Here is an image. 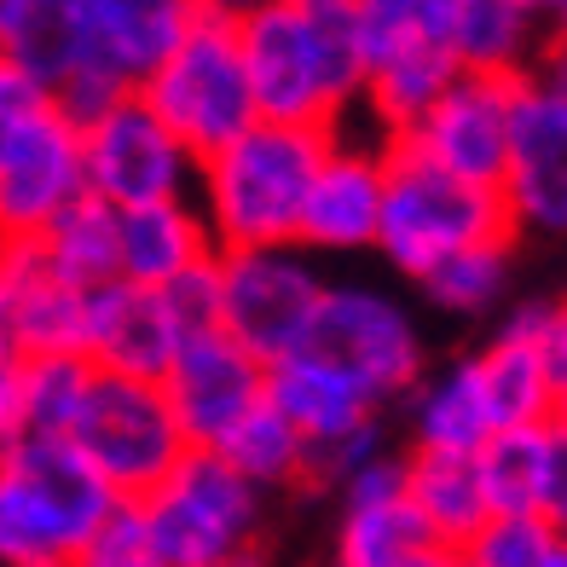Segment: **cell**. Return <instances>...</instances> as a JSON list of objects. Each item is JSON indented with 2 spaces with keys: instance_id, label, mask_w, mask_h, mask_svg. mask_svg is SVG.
I'll return each instance as SVG.
<instances>
[{
  "instance_id": "cell-1",
  "label": "cell",
  "mask_w": 567,
  "mask_h": 567,
  "mask_svg": "<svg viewBox=\"0 0 567 567\" xmlns=\"http://www.w3.org/2000/svg\"><path fill=\"white\" fill-rule=\"evenodd\" d=\"M192 12L197 0H30L0 47L30 64L75 122H87L140 87Z\"/></svg>"
},
{
  "instance_id": "cell-2",
  "label": "cell",
  "mask_w": 567,
  "mask_h": 567,
  "mask_svg": "<svg viewBox=\"0 0 567 567\" xmlns=\"http://www.w3.org/2000/svg\"><path fill=\"white\" fill-rule=\"evenodd\" d=\"M238 47L255 116L342 127V116L359 111L365 59L353 47L348 12L313 0H255L238 12Z\"/></svg>"
},
{
  "instance_id": "cell-3",
  "label": "cell",
  "mask_w": 567,
  "mask_h": 567,
  "mask_svg": "<svg viewBox=\"0 0 567 567\" xmlns=\"http://www.w3.org/2000/svg\"><path fill=\"white\" fill-rule=\"evenodd\" d=\"M337 127L255 116L231 140L197 157V209L215 231V249L244 244H290L301 220V197Z\"/></svg>"
},
{
  "instance_id": "cell-4",
  "label": "cell",
  "mask_w": 567,
  "mask_h": 567,
  "mask_svg": "<svg viewBox=\"0 0 567 567\" xmlns=\"http://www.w3.org/2000/svg\"><path fill=\"white\" fill-rule=\"evenodd\" d=\"M111 498L64 434L23 429L0 446V567H75Z\"/></svg>"
},
{
  "instance_id": "cell-5",
  "label": "cell",
  "mask_w": 567,
  "mask_h": 567,
  "mask_svg": "<svg viewBox=\"0 0 567 567\" xmlns=\"http://www.w3.org/2000/svg\"><path fill=\"white\" fill-rule=\"evenodd\" d=\"M509 209L498 186L463 179L423 157L411 140L382 145V220H377V255L394 272L417 278L429 272L441 255L463 244H486V238H509Z\"/></svg>"
},
{
  "instance_id": "cell-6",
  "label": "cell",
  "mask_w": 567,
  "mask_h": 567,
  "mask_svg": "<svg viewBox=\"0 0 567 567\" xmlns=\"http://www.w3.org/2000/svg\"><path fill=\"white\" fill-rule=\"evenodd\" d=\"M140 504L151 527V567L244 561L267 527V493L244 481L215 446H186V457Z\"/></svg>"
},
{
  "instance_id": "cell-7",
  "label": "cell",
  "mask_w": 567,
  "mask_h": 567,
  "mask_svg": "<svg viewBox=\"0 0 567 567\" xmlns=\"http://www.w3.org/2000/svg\"><path fill=\"white\" fill-rule=\"evenodd\" d=\"M151 111H157L197 157L231 140L244 122H255V93L238 47V18L197 0L192 23L179 30V41L140 75L134 87Z\"/></svg>"
},
{
  "instance_id": "cell-8",
  "label": "cell",
  "mask_w": 567,
  "mask_h": 567,
  "mask_svg": "<svg viewBox=\"0 0 567 567\" xmlns=\"http://www.w3.org/2000/svg\"><path fill=\"white\" fill-rule=\"evenodd\" d=\"M64 441L87 457V470L111 486L116 498H145L179 457H186V429L157 377H127L99 365L82 411L70 417Z\"/></svg>"
},
{
  "instance_id": "cell-9",
  "label": "cell",
  "mask_w": 567,
  "mask_h": 567,
  "mask_svg": "<svg viewBox=\"0 0 567 567\" xmlns=\"http://www.w3.org/2000/svg\"><path fill=\"white\" fill-rule=\"evenodd\" d=\"M215 324L238 337L255 359L296 353L313 337V313L324 296V272L313 267V249L290 244H244L215 255Z\"/></svg>"
},
{
  "instance_id": "cell-10",
  "label": "cell",
  "mask_w": 567,
  "mask_h": 567,
  "mask_svg": "<svg viewBox=\"0 0 567 567\" xmlns=\"http://www.w3.org/2000/svg\"><path fill=\"white\" fill-rule=\"evenodd\" d=\"M82 186L111 209L151 197H186L197 186V151L127 87L105 111L82 122Z\"/></svg>"
},
{
  "instance_id": "cell-11",
  "label": "cell",
  "mask_w": 567,
  "mask_h": 567,
  "mask_svg": "<svg viewBox=\"0 0 567 567\" xmlns=\"http://www.w3.org/2000/svg\"><path fill=\"white\" fill-rule=\"evenodd\" d=\"M307 348L337 359L377 405L400 400L423 377V330L411 307L377 284H324Z\"/></svg>"
},
{
  "instance_id": "cell-12",
  "label": "cell",
  "mask_w": 567,
  "mask_h": 567,
  "mask_svg": "<svg viewBox=\"0 0 567 567\" xmlns=\"http://www.w3.org/2000/svg\"><path fill=\"white\" fill-rule=\"evenodd\" d=\"M498 197L515 231H545V238L567 231V93L533 70L515 87Z\"/></svg>"
},
{
  "instance_id": "cell-13",
  "label": "cell",
  "mask_w": 567,
  "mask_h": 567,
  "mask_svg": "<svg viewBox=\"0 0 567 567\" xmlns=\"http://www.w3.org/2000/svg\"><path fill=\"white\" fill-rule=\"evenodd\" d=\"M515 87L522 75H504V70H463L434 93V105L405 127L394 140H411L434 157L441 168L463 174V179H481V186H498L504 157H509V122H515Z\"/></svg>"
},
{
  "instance_id": "cell-14",
  "label": "cell",
  "mask_w": 567,
  "mask_h": 567,
  "mask_svg": "<svg viewBox=\"0 0 567 567\" xmlns=\"http://www.w3.org/2000/svg\"><path fill=\"white\" fill-rule=\"evenodd\" d=\"M82 186V122L59 99L0 134V238H35Z\"/></svg>"
},
{
  "instance_id": "cell-15",
  "label": "cell",
  "mask_w": 567,
  "mask_h": 567,
  "mask_svg": "<svg viewBox=\"0 0 567 567\" xmlns=\"http://www.w3.org/2000/svg\"><path fill=\"white\" fill-rule=\"evenodd\" d=\"M157 382L179 429H186V446H220V434L261 400L267 365L238 337H226L220 324H197L186 330V342L174 348L168 371Z\"/></svg>"
},
{
  "instance_id": "cell-16",
  "label": "cell",
  "mask_w": 567,
  "mask_h": 567,
  "mask_svg": "<svg viewBox=\"0 0 567 567\" xmlns=\"http://www.w3.org/2000/svg\"><path fill=\"white\" fill-rule=\"evenodd\" d=\"M382 145H353L342 127L330 134L313 179H307V197H301V220H296V244L301 249H313V255H359V249L377 244Z\"/></svg>"
},
{
  "instance_id": "cell-17",
  "label": "cell",
  "mask_w": 567,
  "mask_h": 567,
  "mask_svg": "<svg viewBox=\"0 0 567 567\" xmlns=\"http://www.w3.org/2000/svg\"><path fill=\"white\" fill-rule=\"evenodd\" d=\"M179 342H186V324L157 284L105 278L82 290V353L93 365L127 377H163Z\"/></svg>"
},
{
  "instance_id": "cell-18",
  "label": "cell",
  "mask_w": 567,
  "mask_h": 567,
  "mask_svg": "<svg viewBox=\"0 0 567 567\" xmlns=\"http://www.w3.org/2000/svg\"><path fill=\"white\" fill-rule=\"evenodd\" d=\"M0 337L12 353L82 348V290L41 255V238H0Z\"/></svg>"
},
{
  "instance_id": "cell-19",
  "label": "cell",
  "mask_w": 567,
  "mask_h": 567,
  "mask_svg": "<svg viewBox=\"0 0 567 567\" xmlns=\"http://www.w3.org/2000/svg\"><path fill=\"white\" fill-rule=\"evenodd\" d=\"M556 301H527L498 324V337L475 353V377L493 429L509 423H545L556 417V382H550V359H545V324H550Z\"/></svg>"
},
{
  "instance_id": "cell-20",
  "label": "cell",
  "mask_w": 567,
  "mask_h": 567,
  "mask_svg": "<svg viewBox=\"0 0 567 567\" xmlns=\"http://www.w3.org/2000/svg\"><path fill=\"white\" fill-rule=\"evenodd\" d=\"M261 394L272 400V411H284V417H290V429L301 434L307 446L337 441V434L359 429L365 417H377V411H382V405L337 365V359H324L319 348H296V353L267 359Z\"/></svg>"
},
{
  "instance_id": "cell-21",
  "label": "cell",
  "mask_w": 567,
  "mask_h": 567,
  "mask_svg": "<svg viewBox=\"0 0 567 567\" xmlns=\"http://www.w3.org/2000/svg\"><path fill=\"white\" fill-rule=\"evenodd\" d=\"M203 261H215V231L203 220L192 192L116 209V278L168 284Z\"/></svg>"
},
{
  "instance_id": "cell-22",
  "label": "cell",
  "mask_w": 567,
  "mask_h": 567,
  "mask_svg": "<svg viewBox=\"0 0 567 567\" xmlns=\"http://www.w3.org/2000/svg\"><path fill=\"white\" fill-rule=\"evenodd\" d=\"M400 400H405L411 446H423V452H475L493 434V411H486L481 377H475V353L452 359L441 371H423Z\"/></svg>"
},
{
  "instance_id": "cell-23",
  "label": "cell",
  "mask_w": 567,
  "mask_h": 567,
  "mask_svg": "<svg viewBox=\"0 0 567 567\" xmlns=\"http://www.w3.org/2000/svg\"><path fill=\"white\" fill-rule=\"evenodd\" d=\"M545 30L533 0H452L446 47L463 70H504L527 75L545 53Z\"/></svg>"
},
{
  "instance_id": "cell-24",
  "label": "cell",
  "mask_w": 567,
  "mask_h": 567,
  "mask_svg": "<svg viewBox=\"0 0 567 567\" xmlns=\"http://www.w3.org/2000/svg\"><path fill=\"white\" fill-rule=\"evenodd\" d=\"M337 561L342 567H441L452 550L429 533L405 493L371 498V504H342L337 527Z\"/></svg>"
},
{
  "instance_id": "cell-25",
  "label": "cell",
  "mask_w": 567,
  "mask_h": 567,
  "mask_svg": "<svg viewBox=\"0 0 567 567\" xmlns=\"http://www.w3.org/2000/svg\"><path fill=\"white\" fill-rule=\"evenodd\" d=\"M405 498L417 504L429 533L452 550V561L475 538V527L493 515V504H486V493H481L475 452H423V446H411V457H405Z\"/></svg>"
},
{
  "instance_id": "cell-26",
  "label": "cell",
  "mask_w": 567,
  "mask_h": 567,
  "mask_svg": "<svg viewBox=\"0 0 567 567\" xmlns=\"http://www.w3.org/2000/svg\"><path fill=\"white\" fill-rule=\"evenodd\" d=\"M452 75H457V59H452V47H446V41L400 47V53L365 64L359 111H365V116L382 127V140H394V134H405V127L434 105V93H441Z\"/></svg>"
},
{
  "instance_id": "cell-27",
  "label": "cell",
  "mask_w": 567,
  "mask_h": 567,
  "mask_svg": "<svg viewBox=\"0 0 567 567\" xmlns=\"http://www.w3.org/2000/svg\"><path fill=\"white\" fill-rule=\"evenodd\" d=\"M35 238H41L47 267L64 284H75V290H93V284L116 278V209L105 197L75 192Z\"/></svg>"
},
{
  "instance_id": "cell-28",
  "label": "cell",
  "mask_w": 567,
  "mask_h": 567,
  "mask_svg": "<svg viewBox=\"0 0 567 567\" xmlns=\"http://www.w3.org/2000/svg\"><path fill=\"white\" fill-rule=\"evenodd\" d=\"M244 481H255L261 493H290V486H307V441L290 429L284 411H272V400L261 394L238 423L220 434L215 446Z\"/></svg>"
},
{
  "instance_id": "cell-29",
  "label": "cell",
  "mask_w": 567,
  "mask_h": 567,
  "mask_svg": "<svg viewBox=\"0 0 567 567\" xmlns=\"http://www.w3.org/2000/svg\"><path fill=\"white\" fill-rule=\"evenodd\" d=\"M93 359L82 348L53 353H18V411L30 434H64L70 417L82 411V394L93 382Z\"/></svg>"
},
{
  "instance_id": "cell-30",
  "label": "cell",
  "mask_w": 567,
  "mask_h": 567,
  "mask_svg": "<svg viewBox=\"0 0 567 567\" xmlns=\"http://www.w3.org/2000/svg\"><path fill=\"white\" fill-rule=\"evenodd\" d=\"M545 441H550V417L545 423H509L493 429L475 446V470H481V493L493 509H538V486H545Z\"/></svg>"
},
{
  "instance_id": "cell-31",
  "label": "cell",
  "mask_w": 567,
  "mask_h": 567,
  "mask_svg": "<svg viewBox=\"0 0 567 567\" xmlns=\"http://www.w3.org/2000/svg\"><path fill=\"white\" fill-rule=\"evenodd\" d=\"M470 567H567V527L538 509H493L457 550Z\"/></svg>"
},
{
  "instance_id": "cell-32",
  "label": "cell",
  "mask_w": 567,
  "mask_h": 567,
  "mask_svg": "<svg viewBox=\"0 0 567 567\" xmlns=\"http://www.w3.org/2000/svg\"><path fill=\"white\" fill-rule=\"evenodd\" d=\"M504 278H509V238L463 244V249L441 255L429 272H417L423 296L441 307V313H457V319L486 313V307L504 296Z\"/></svg>"
},
{
  "instance_id": "cell-33",
  "label": "cell",
  "mask_w": 567,
  "mask_h": 567,
  "mask_svg": "<svg viewBox=\"0 0 567 567\" xmlns=\"http://www.w3.org/2000/svg\"><path fill=\"white\" fill-rule=\"evenodd\" d=\"M348 30L359 59L377 64L417 41H446L452 30V0H353L348 7Z\"/></svg>"
},
{
  "instance_id": "cell-34",
  "label": "cell",
  "mask_w": 567,
  "mask_h": 567,
  "mask_svg": "<svg viewBox=\"0 0 567 567\" xmlns=\"http://www.w3.org/2000/svg\"><path fill=\"white\" fill-rule=\"evenodd\" d=\"M75 567H151V527L140 498H111L105 515L93 522L82 561Z\"/></svg>"
},
{
  "instance_id": "cell-35",
  "label": "cell",
  "mask_w": 567,
  "mask_h": 567,
  "mask_svg": "<svg viewBox=\"0 0 567 567\" xmlns=\"http://www.w3.org/2000/svg\"><path fill=\"white\" fill-rule=\"evenodd\" d=\"M538 515L567 527V423L550 417V441H545V486H538Z\"/></svg>"
},
{
  "instance_id": "cell-36",
  "label": "cell",
  "mask_w": 567,
  "mask_h": 567,
  "mask_svg": "<svg viewBox=\"0 0 567 567\" xmlns=\"http://www.w3.org/2000/svg\"><path fill=\"white\" fill-rule=\"evenodd\" d=\"M545 359H550V382H556V417L567 423V301L550 307V324H545Z\"/></svg>"
},
{
  "instance_id": "cell-37",
  "label": "cell",
  "mask_w": 567,
  "mask_h": 567,
  "mask_svg": "<svg viewBox=\"0 0 567 567\" xmlns=\"http://www.w3.org/2000/svg\"><path fill=\"white\" fill-rule=\"evenodd\" d=\"M23 434V411H18V353H0V446Z\"/></svg>"
},
{
  "instance_id": "cell-38",
  "label": "cell",
  "mask_w": 567,
  "mask_h": 567,
  "mask_svg": "<svg viewBox=\"0 0 567 567\" xmlns=\"http://www.w3.org/2000/svg\"><path fill=\"white\" fill-rule=\"evenodd\" d=\"M538 75H545V82H556V87L567 93V35H556L545 53H538Z\"/></svg>"
},
{
  "instance_id": "cell-39",
  "label": "cell",
  "mask_w": 567,
  "mask_h": 567,
  "mask_svg": "<svg viewBox=\"0 0 567 567\" xmlns=\"http://www.w3.org/2000/svg\"><path fill=\"white\" fill-rule=\"evenodd\" d=\"M533 7H538V18H545L556 35H567V0H533Z\"/></svg>"
},
{
  "instance_id": "cell-40",
  "label": "cell",
  "mask_w": 567,
  "mask_h": 567,
  "mask_svg": "<svg viewBox=\"0 0 567 567\" xmlns=\"http://www.w3.org/2000/svg\"><path fill=\"white\" fill-rule=\"evenodd\" d=\"M23 7H30V0H0V41H7V30L18 23V12H23Z\"/></svg>"
},
{
  "instance_id": "cell-41",
  "label": "cell",
  "mask_w": 567,
  "mask_h": 567,
  "mask_svg": "<svg viewBox=\"0 0 567 567\" xmlns=\"http://www.w3.org/2000/svg\"><path fill=\"white\" fill-rule=\"evenodd\" d=\"M313 7H337V12H348V7H353V0H313Z\"/></svg>"
},
{
  "instance_id": "cell-42",
  "label": "cell",
  "mask_w": 567,
  "mask_h": 567,
  "mask_svg": "<svg viewBox=\"0 0 567 567\" xmlns=\"http://www.w3.org/2000/svg\"><path fill=\"white\" fill-rule=\"evenodd\" d=\"M0 353H12V342H7V337H0Z\"/></svg>"
}]
</instances>
